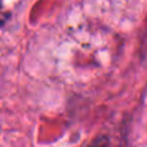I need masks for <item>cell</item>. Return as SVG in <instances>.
Segmentation results:
<instances>
[{"mask_svg": "<svg viewBox=\"0 0 147 147\" xmlns=\"http://www.w3.org/2000/svg\"><path fill=\"white\" fill-rule=\"evenodd\" d=\"M7 19H9V14L0 9V27H1L4 23H6V20H7Z\"/></svg>", "mask_w": 147, "mask_h": 147, "instance_id": "cell-1", "label": "cell"}]
</instances>
